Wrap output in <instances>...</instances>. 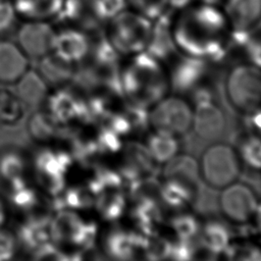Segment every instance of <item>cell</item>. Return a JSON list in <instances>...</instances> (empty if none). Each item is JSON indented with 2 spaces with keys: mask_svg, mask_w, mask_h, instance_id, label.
Segmentation results:
<instances>
[{
  "mask_svg": "<svg viewBox=\"0 0 261 261\" xmlns=\"http://www.w3.org/2000/svg\"><path fill=\"white\" fill-rule=\"evenodd\" d=\"M171 32L176 50L184 55L219 62L230 51L231 29L217 5L194 2L172 11Z\"/></svg>",
  "mask_w": 261,
  "mask_h": 261,
  "instance_id": "cell-1",
  "label": "cell"
},
{
  "mask_svg": "<svg viewBox=\"0 0 261 261\" xmlns=\"http://www.w3.org/2000/svg\"><path fill=\"white\" fill-rule=\"evenodd\" d=\"M120 84L128 102L147 108L164 98L169 88L161 61L147 51L134 54L130 63L120 71Z\"/></svg>",
  "mask_w": 261,
  "mask_h": 261,
  "instance_id": "cell-2",
  "label": "cell"
},
{
  "mask_svg": "<svg viewBox=\"0 0 261 261\" xmlns=\"http://www.w3.org/2000/svg\"><path fill=\"white\" fill-rule=\"evenodd\" d=\"M153 20L125 8L106 23L105 37L119 54L134 55L146 50Z\"/></svg>",
  "mask_w": 261,
  "mask_h": 261,
  "instance_id": "cell-3",
  "label": "cell"
},
{
  "mask_svg": "<svg viewBox=\"0 0 261 261\" xmlns=\"http://www.w3.org/2000/svg\"><path fill=\"white\" fill-rule=\"evenodd\" d=\"M224 92L230 106L249 114L261 107V68L253 64H237L226 73Z\"/></svg>",
  "mask_w": 261,
  "mask_h": 261,
  "instance_id": "cell-4",
  "label": "cell"
},
{
  "mask_svg": "<svg viewBox=\"0 0 261 261\" xmlns=\"http://www.w3.org/2000/svg\"><path fill=\"white\" fill-rule=\"evenodd\" d=\"M199 174L212 189H223L241 174V161L236 150L226 143H214L201 155Z\"/></svg>",
  "mask_w": 261,
  "mask_h": 261,
  "instance_id": "cell-5",
  "label": "cell"
},
{
  "mask_svg": "<svg viewBox=\"0 0 261 261\" xmlns=\"http://www.w3.org/2000/svg\"><path fill=\"white\" fill-rule=\"evenodd\" d=\"M149 122L155 130L174 136L186 134L193 122V111L189 104L178 97L162 98L149 114Z\"/></svg>",
  "mask_w": 261,
  "mask_h": 261,
  "instance_id": "cell-6",
  "label": "cell"
},
{
  "mask_svg": "<svg viewBox=\"0 0 261 261\" xmlns=\"http://www.w3.org/2000/svg\"><path fill=\"white\" fill-rule=\"evenodd\" d=\"M258 200L254 191L242 182H232L222 189L218 204L223 216L237 224H244L255 216Z\"/></svg>",
  "mask_w": 261,
  "mask_h": 261,
  "instance_id": "cell-7",
  "label": "cell"
},
{
  "mask_svg": "<svg viewBox=\"0 0 261 261\" xmlns=\"http://www.w3.org/2000/svg\"><path fill=\"white\" fill-rule=\"evenodd\" d=\"M56 32L45 19H29L16 33V44L30 58L40 59L52 52Z\"/></svg>",
  "mask_w": 261,
  "mask_h": 261,
  "instance_id": "cell-8",
  "label": "cell"
},
{
  "mask_svg": "<svg viewBox=\"0 0 261 261\" xmlns=\"http://www.w3.org/2000/svg\"><path fill=\"white\" fill-rule=\"evenodd\" d=\"M220 7L232 32H251L261 22V0H223Z\"/></svg>",
  "mask_w": 261,
  "mask_h": 261,
  "instance_id": "cell-9",
  "label": "cell"
},
{
  "mask_svg": "<svg viewBox=\"0 0 261 261\" xmlns=\"http://www.w3.org/2000/svg\"><path fill=\"white\" fill-rule=\"evenodd\" d=\"M155 163L146 145L129 142L123 148L120 175L127 182L155 173Z\"/></svg>",
  "mask_w": 261,
  "mask_h": 261,
  "instance_id": "cell-10",
  "label": "cell"
},
{
  "mask_svg": "<svg viewBox=\"0 0 261 261\" xmlns=\"http://www.w3.org/2000/svg\"><path fill=\"white\" fill-rule=\"evenodd\" d=\"M90 50L91 41L85 32L77 29L56 32L52 53L61 59L73 63L85 58Z\"/></svg>",
  "mask_w": 261,
  "mask_h": 261,
  "instance_id": "cell-11",
  "label": "cell"
},
{
  "mask_svg": "<svg viewBox=\"0 0 261 261\" xmlns=\"http://www.w3.org/2000/svg\"><path fill=\"white\" fill-rule=\"evenodd\" d=\"M192 125L198 137L205 140L217 138L225 127V117L214 100L195 104Z\"/></svg>",
  "mask_w": 261,
  "mask_h": 261,
  "instance_id": "cell-12",
  "label": "cell"
},
{
  "mask_svg": "<svg viewBox=\"0 0 261 261\" xmlns=\"http://www.w3.org/2000/svg\"><path fill=\"white\" fill-rule=\"evenodd\" d=\"M207 64L208 61L205 59L184 55L174 65L170 75L172 88L179 93L192 91L202 82L207 71Z\"/></svg>",
  "mask_w": 261,
  "mask_h": 261,
  "instance_id": "cell-13",
  "label": "cell"
},
{
  "mask_svg": "<svg viewBox=\"0 0 261 261\" xmlns=\"http://www.w3.org/2000/svg\"><path fill=\"white\" fill-rule=\"evenodd\" d=\"M171 18L172 11L169 10L153 20L150 39L145 51L159 61L169 59L177 51L172 38Z\"/></svg>",
  "mask_w": 261,
  "mask_h": 261,
  "instance_id": "cell-14",
  "label": "cell"
},
{
  "mask_svg": "<svg viewBox=\"0 0 261 261\" xmlns=\"http://www.w3.org/2000/svg\"><path fill=\"white\" fill-rule=\"evenodd\" d=\"M145 236L125 229L112 230L106 239V252L113 259L130 260L143 255Z\"/></svg>",
  "mask_w": 261,
  "mask_h": 261,
  "instance_id": "cell-15",
  "label": "cell"
},
{
  "mask_svg": "<svg viewBox=\"0 0 261 261\" xmlns=\"http://www.w3.org/2000/svg\"><path fill=\"white\" fill-rule=\"evenodd\" d=\"M29 69V57L18 45L8 40L0 41V83L14 84Z\"/></svg>",
  "mask_w": 261,
  "mask_h": 261,
  "instance_id": "cell-16",
  "label": "cell"
},
{
  "mask_svg": "<svg viewBox=\"0 0 261 261\" xmlns=\"http://www.w3.org/2000/svg\"><path fill=\"white\" fill-rule=\"evenodd\" d=\"M17 98L29 107L40 106L48 94V84L36 69H28L15 83Z\"/></svg>",
  "mask_w": 261,
  "mask_h": 261,
  "instance_id": "cell-17",
  "label": "cell"
},
{
  "mask_svg": "<svg viewBox=\"0 0 261 261\" xmlns=\"http://www.w3.org/2000/svg\"><path fill=\"white\" fill-rule=\"evenodd\" d=\"M164 179H176L198 189L199 164L189 154H175L163 169Z\"/></svg>",
  "mask_w": 261,
  "mask_h": 261,
  "instance_id": "cell-18",
  "label": "cell"
},
{
  "mask_svg": "<svg viewBox=\"0 0 261 261\" xmlns=\"http://www.w3.org/2000/svg\"><path fill=\"white\" fill-rule=\"evenodd\" d=\"M132 217L143 234L149 236L158 232V227L163 221L161 201L135 202Z\"/></svg>",
  "mask_w": 261,
  "mask_h": 261,
  "instance_id": "cell-19",
  "label": "cell"
},
{
  "mask_svg": "<svg viewBox=\"0 0 261 261\" xmlns=\"http://www.w3.org/2000/svg\"><path fill=\"white\" fill-rule=\"evenodd\" d=\"M17 14L29 19H47L58 15L64 0H13Z\"/></svg>",
  "mask_w": 261,
  "mask_h": 261,
  "instance_id": "cell-20",
  "label": "cell"
},
{
  "mask_svg": "<svg viewBox=\"0 0 261 261\" xmlns=\"http://www.w3.org/2000/svg\"><path fill=\"white\" fill-rule=\"evenodd\" d=\"M197 190L176 179H164L161 187V203L172 208L185 207L194 200Z\"/></svg>",
  "mask_w": 261,
  "mask_h": 261,
  "instance_id": "cell-21",
  "label": "cell"
},
{
  "mask_svg": "<svg viewBox=\"0 0 261 261\" xmlns=\"http://www.w3.org/2000/svg\"><path fill=\"white\" fill-rule=\"evenodd\" d=\"M230 242V232L228 228L221 222L211 220L204 224L200 243L213 255L221 254L228 247Z\"/></svg>",
  "mask_w": 261,
  "mask_h": 261,
  "instance_id": "cell-22",
  "label": "cell"
},
{
  "mask_svg": "<svg viewBox=\"0 0 261 261\" xmlns=\"http://www.w3.org/2000/svg\"><path fill=\"white\" fill-rule=\"evenodd\" d=\"M40 66L37 69L47 84H62L69 80L72 71L69 63L54 53H49L40 58Z\"/></svg>",
  "mask_w": 261,
  "mask_h": 261,
  "instance_id": "cell-23",
  "label": "cell"
},
{
  "mask_svg": "<svg viewBox=\"0 0 261 261\" xmlns=\"http://www.w3.org/2000/svg\"><path fill=\"white\" fill-rule=\"evenodd\" d=\"M146 146L153 159L158 163L167 162L178 150V142L175 136L163 130H155L148 138Z\"/></svg>",
  "mask_w": 261,
  "mask_h": 261,
  "instance_id": "cell-24",
  "label": "cell"
},
{
  "mask_svg": "<svg viewBox=\"0 0 261 261\" xmlns=\"http://www.w3.org/2000/svg\"><path fill=\"white\" fill-rule=\"evenodd\" d=\"M161 187L160 181L154 174L147 175L128 182V196L135 202L140 201H161Z\"/></svg>",
  "mask_w": 261,
  "mask_h": 261,
  "instance_id": "cell-25",
  "label": "cell"
},
{
  "mask_svg": "<svg viewBox=\"0 0 261 261\" xmlns=\"http://www.w3.org/2000/svg\"><path fill=\"white\" fill-rule=\"evenodd\" d=\"M145 236L143 246V256L148 260H163L170 257L172 243L157 233Z\"/></svg>",
  "mask_w": 261,
  "mask_h": 261,
  "instance_id": "cell-26",
  "label": "cell"
},
{
  "mask_svg": "<svg viewBox=\"0 0 261 261\" xmlns=\"http://www.w3.org/2000/svg\"><path fill=\"white\" fill-rule=\"evenodd\" d=\"M239 155L251 168L261 169V138L254 135L244 137L239 145Z\"/></svg>",
  "mask_w": 261,
  "mask_h": 261,
  "instance_id": "cell-27",
  "label": "cell"
},
{
  "mask_svg": "<svg viewBox=\"0 0 261 261\" xmlns=\"http://www.w3.org/2000/svg\"><path fill=\"white\" fill-rule=\"evenodd\" d=\"M170 227L178 240H191L200 232V223L192 214H178L171 218Z\"/></svg>",
  "mask_w": 261,
  "mask_h": 261,
  "instance_id": "cell-28",
  "label": "cell"
},
{
  "mask_svg": "<svg viewBox=\"0 0 261 261\" xmlns=\"http://www.w3.org/2000/svg\"><path fill=\"white\" fill-rule=\"evenodd\" d=\"M127 8L155 20L169 11L168 0H126Z\"/></svg>",
  "mask_w": 261,
  "mask_h": 261,
  "instance_id": "cell-29",
  "label": "cell"
},
{
  "mask_svg": "<svg viewBox=\"0 0 261 261\" xmlns=\"http://www.w3.org/2000/svg\"><path fill=\"white\" fill-rule=\"evenodd\" d=\"M126 206L125 196L121 189H115L105 196L101 202L102 213L109 220H116L123 214Z\"/></svg>",
  "mask_w": 261,
  "mask_h": 261,
  "instance_id": "cell-30",
  "label": "cell"
},
{
  "mask_svg": "<svg viewBox=\"0 0 261 261\" xmlns=\"http://www.w3.org/2000/svg\"><path fill=\"white\" fill-rule=\"evenodd\" d=\"M226 258L233 260H261V250L253 245H228L223 252Z\"/></svg>",
  "mask_w": 261,
  "mask_h": 261,
  "instance_id": "cell-31",
  "label": "cell"
},
{
  "mask_svg": "<svg viewBox=\"0 0 261 261\" xmlns=\"http://www.w3.org/2000/svg\"><path fill=\"white\" fill-rule=\"evenodd\" d=\"M97 13L104 23L127 8L126 0H94Z\"/></svg>",
  "mask_w": 261,
  "mask_h": 261,
  "instance_id": "cell-32",
  "label": "cell"
},
{
  "mask_svg": "<svg viewBox=\"0 0 261 261\" xmlns=\"http://www.w3.org/2000/svg\"><path fill=\"white\" fill-rule=\"evenodd\" d=\"M16 15L12 1L0 0V33L8 31L13 25Z\"/></svg>",
  "mask_w": 261,
  "mask_h": 261,
  "instance_id": "cell-33",
  "label": "cell"
},
{
  "mask_svg": "<svg viewBox=\"0 0 261 261\" xmlns=\"http://www.w3.org/2000/svg\"><path fill=\"white\" fill-rule=\"evenodd\" d=\"M15 251V242L13 236L0 228V260L10 259Z\"/></svg>",
  "mask_w": 261,
  "mask_h": 261,
  "instance_id": "cell-34",
  "label": "cell"
},
{
  "mask_svg": "<svg viewBox=\"0 0 261 261\" xmlns=\"http://www.w3.org/2000/svg\"><path fill=\"white\" fill-rule=\"evenodd\" d=\"M247 122L261 138V107L247 114Z\"/></svg>",
  "mask_w": 261,
  "mask_h": 261,
  "instance_id": "cell-35",
  "label": "cell"
},
{
  "mask_svg": "<svg viewBox=\"0 0 261 261\" xmlns=\"http://www.w3.org/2000/svg\"><path fill=\"white\" fill-rule=\"evenodd\" d=\"M194 2L195 0H168V6H169V10L177 11L191 5Z\"/></svg>",
  "mask_w": 261,
  "mask_h": 261,
  "instance_id": "cell-36",
  "label": "cell"
},
{
  "mask_svg": "<svg viewBox=\"0 0 261 261\" xmlns=\"http://www.w3.org/2000/svg\"><path fill=\"white\" fill-rule=\"evenodd\" d=\"M6 217H7L6 206L3 202V200L0 198V228H2L4 226L5 221H6Z\"/></svg>",
  "mask_w": 261,
  "mask_h": 261,
  "instance_id": "cell-37",
  "label": "cell"
},
{
  "mask_svg": "<svg viewBox=\"0 0 261 261\" xmlns=\"http://www.w3.org/2000/svg\"><path fill=\"white\" fill-rule=\"evenodd\" d=\"M254 217H255V220H256L257 228L261 232V202L258 203V206H257V209H256Z\"/></svg>",
  "mask_w": 261,
  "mask_h": 261,
  "instance_id": "cell-38",
  "label": "cell"
},
{
  "mask_svg": "<svg viewBox=\"0 0 261 261\" xmlns=\"http://www.w3.org/2000/svg\"><path fill=\"white\" fill-rule=\"evenodd\" d=\"M223 0H195V2H200L203 4H209V5H217L220 6Z\"/></svg>",
  "mask_w": 261,
  "mask_h": 261,
  "instance_id": "cell-39",
  "label": "cell"
}]
</instances>
